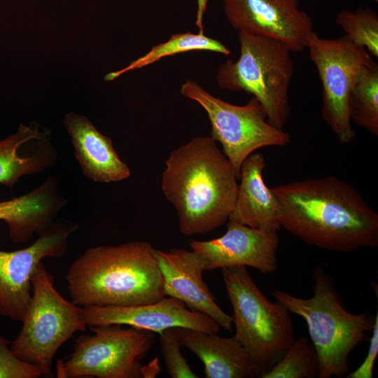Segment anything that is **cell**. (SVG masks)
Wrapping results in <instances>:
<instances>
[{"instance_id":"1","label":"cell","mask_w":378,"mask_h":378,"mask_svg":"<svg viewBox=\"0 0 378 378\" xmlns=\"http://www.w3.org/2000/svg\"><path fill=\"white\" fill-rule=\"evenodd\" d=\"M271 188L281 227L304 243L339 253L378 246V214L349 183L328 176Z\"/></svg>"},{"instance_id":"2","label":"cell","mask_w":378,"mask_h":378,"mask_svg":"<svg viewBox=\"0 0 378 378\" xmlns=\"http://www.w3.org/2000/svg\"><path fill=\"white\" fill-rule=\"evenodd\" d=\"M237 176L211 136H197L174 150L165 162L161 188L176 209L182 234L210 232L229 220Z\"/></svg>"},{"instance_id":"3","label":"cell","mask_w":378,"mask_h":378,"mask_svg":"<svg viewBox=\"0 0 378 378\" xmlns=\"http://www.w3.org/2000/svg\"><path fill=\"white\" fill-rule=\"evenodd\" d=\"M66 280L81 307L152 303L164 296L155 249L147 241L86 250L71 265Z\"/></svg>"},{"instance_id":"4","label":"cell","mask_w":378,"mask_h":378,"mask_svg":"<svg viewBox=\"0 0 378 378\" xmlns=\"http://www.w3.org/2000/svg\"><path fill=\"white\" fill-rule=\"evenodd\" d=\"M313 295L294 296L282 290L272 295L290 313L306 321L311 342L316 351L318 378L343 377L349 374V356L362 342L369 340L375 316L368 312L354 314L347 311L331 276L324 269L312 271Z\"/></svg>"},{"instance_id":"5","label":"cell","mask_w":378,"mask_h":378,"mask_svg":"<svg viewBox=\"0 0 378 378\" xmlns=\"http://www.w3.org/2000/svg\"><path fill=\"white\" fill-rule=\"evenodd\" d=\"M221 270L232 307L233 337L246 349L261 377L282 358L295 340L290 312L281 302H272L265 296L246 267Z\"/></svg>"},{"instance_id":"6","label":"cell","mask_w":378,"mask_h":378,"mask_svg":"<svg viewBox=\"0 0 378 378\" xmlns=\"http://www.w3.org/2000/svg\"><path fill=\"white\" fill-rule=\"evenodd\" d=\"M240 55L217 71L219 88L253 94L268 122L283 130L290 113L288 91L294 72L292 51L281 41L239 31Z\"/></svg>"},{"instance_id":"7","label":"cell","mask_w":378,"mask_h":378,"mask_svg":"<svg viewBox=\"0 0 378 378\" xmlns=\"http://www.w3.org/2000/svg\"><path fill=\"white\" fill-rule=\"evenodd\" d=\"M31 298L18 336L10 342L20 359L37 365L45 377H52L53 358L76 332L88 326L83 307L64 299L41 262L31 278Z\"/></svg>"},{"instance_id":"8","label":"cell","mask_w":378,"mask_h":378,"mask_svg":"<svg viewBox=\"0 0 378 378\" xmlns=\"http://www.w3.org/2000/svg\"><path fill=\"white\" fill-rule=\"evenodd\" d=\"M90 329L93 335H80L69 357L57 361V377H144L140 360L154 343L153 332L120 325Z\"/></svg>"},{"instance_id":"9","label":"cell","mask_w":378,"mask_h":378,"mask_svg":"<svg viewBox=\"0 0 378 378\" xmlns=\"http://www.w3.org/2000/svg\"><path fill=\"white\" fill-rule=\"evenodd\" d=\"M181 93L205 110L211 136L221 144L238 179L241 164L255 150L285 146L291 140L290 134L268 122L263 106L254 97L244 106L234 105L213 96L191 80L183 84Z\"/></svg>"},{"instance_id":"10","label":"cell","mask_w":378,"mask_h":378,"mask_svg":"<svg viewBox=\"0 0 378 378\" xmlns=\"http://www.w3.org/2000/svg\"><path fill=\"white\" fill-rule=\"evenodd\" d=\"M306 48L322 84V117L339 141L348 144L356 136L349 116L350 92L360 75L374 61L365 48L345 35L328 39L313 31Z\"/></svg>"},{"instance_id":"11","label":"cell","mask_w":378,"mask_h":378,"mask_svg":"<svg viewBox=\"0 0 378 378\" xmlns=\"http://www.w3.org/2000/svg\"><path fill=\"white\" fill-rule=\"evenodd\" d=\"M78 225L59 218L38 233L27 248L0 251V314L11 321H22L31 298V278L48 257L59 258L66 251L68 239Z\"/></svg>"},{"instance_id":"12","label":"cell","mask_w":378,"mask_h":378,"mask_svg":"<svg viewBox=\"0 0 378 378\" xmlns=\"http://www.w3.org/2000/svg\"><path fill=\"white\" fill-rule=\"evenodd\" d=\"M230 26L239 31L274 39L292 52H302L313 22L298 0H222Z\"/></svg>"},{"instance_id":"13","label":"cell","mask_w":378,"mask_h":378,"mask_svg":"<svg viewBox=\"0 0 378 378\" xmlns=\"http://www.w3.org/2000/svg\"><path fill=\"white\" fill-rule=\"evenodd\" d=\"M278 232H267L244 224L227 221L221 237L209 241L191 240V249L201 255L206 270L234 266H248L264 274L278 267Z\"/></svg>"},{"instance_id":"14","label":"cell","mask_w":378,"mask_h":378,"mask_svg":"<svg viewBox=\"0 0 378 378\" xmlns=\"http://www.w3.org/2000/svg\"><path fill=\"white\" fill-rule=\"evenodd\" d=\"M82 316L88 326L127 325L158 334L176 327L213 333L220 330L209 316L188 309L183 302L169 296L136 305L83 307Z\"/></svg>"},{"instance_id":"15","label":"cell","mask_w":378,"mask_h":378,"mask_svg":"<svg viewBox=\"0 0 378 378\" xmlns=\"http://www.w3.org/2000/svg\"><path fill=\"white\" fill-rule=\"evenodd\" d=\"M163 280L164 296L183 302L189 309L202 313L220 328L232 332L231 316L224 312L203 279L204 261L194 251L172 248L164 251L155 249Z\"/></svg>"},{"instance_id":"16","label":"cell","mask_w":378,"mask_h":378,"mask_svg":"<svg viewBox=\"0 0 378 378\" xmlns=\"http://www.w3.org/2000/svg\"><path fill=\"white\" fill-rule=\"evenodd\" d=\"M64 123L85 177L99 183L118 182L130 177V170L120 159L111 138L99 132L87 118L69 113Z\"/></svg>"},{"instance_id":"17","label":"cell","mask_w":378,"mask_h":378,"mask_svg":"<svg viewBox=\"0 0 378 378\" xmlns=\"http://www.w3.org/2000/svg\"><path fill=\"white\" fill-rule=\"evenodd\" d=\"M66 202L58 178L50 176L28 193L0 202V220L7 225L13 241L26 243L35 232L50 226Z\"/></svg>"},{"instance_id":"18","label":"cell","mask_w":378,"mask_h":378,"mask_svg":"<svg viewBox=\"0 0 378 378\" xmlns=\"http://www.w3.org/2000/svg\"><path fill=\"white\" fill-rule=\"evenodd\" d=\"M266 166L263 155L252 153L240 169L237 196L230 220L267 232H278L279 204L278 200L264 181Z\"/></svg>"},{"instance_id":"19","label":"cell","mask_w":378,"mask_h":378,"mask_svg":"<svg viewBox=\"0 0 378 378\" xmlns=\"http://www.w3.org/2000/svg\"><path fill=\"white\" fill-rule=\"evenodd\" d=\"M182 346L195 354L204 365L206 378H253L260 374L251 358L234 337L176 327Z\"/></svg>"},{"instance_id":"20","label":"cell","mask_w":378,"mask_h":378,"mask_svg":"<svg viewBox=\"0 0 378 378\" xmlns=\"http://www.w3.org/2000/svg\"><path fill=\"white\" fill-rule=\"evenodd\" d=\"M46 136L38 127L20 124L15 134L0 141V184L13 188L22 176L41 172L55 164L57 153L47 137L23 148Z\"/></svg>"},{"instance_id":"21","label":"cell","mask_w":378,"mask_h":378,"mask_svg":"<svg viewBox=\"0 0 378 378\" xmlns=\"http://www.w3.org/2000/svg\"><path fill=\"white\" fill-rule=\"evenodd\" d=\"M192 50L212 51L225 55L230 54V50L221 42L204 34L189 31L176 34L167 41L153 46L146 55L132 62L125 68L106 74L104 79L106 81L112 80L125 72L144 67L163 57Z\"/></svg>"},{"instance_id":"22","label":"cell","mask_w":378,"mask_h":378,"mask_svg":"<svg viewBox=\"0 0 378 378\" xmlns=\"http://www.w3.org/2000/svg\"><path fill=\"white\" fill-rule=\"evenodd\" d=\"M351 121L378 136V65L373 62L358 77L350 92Z\"/></svg>"},{"instance_id":"23","label":"cell","mask_w":378,"mask_h":378,"mask_svg":"<svg viewBox=\"0 0 378 378\" xmlns=\"http://www.w3.org/2000/svg\"><path fill=\"white\" fill-rule=\"evenodd\" d=\"M319 375L316 351L307 337L295 340L282 358L262 378H316Z\"/></svg>"},{"instance_id":"24","label":"cell","mask_w":378,"mask_h":378,"mask_svg":"<svg viewBox=\"0 0 378 378\" xmlns=\"http://www.w3.org/2000/svg\"><path fill=\"white\" fill-rule=\"evenodd\" d=\"M335 22L354 44L378 57V18L375 12L361 7L355 11L342 10L337 14Z\"/></svg>"},{"instance_id":"25","label":"cell","mask_w":378,"mask_h":378,"mask_svg":"<svg viewBox=\"0 0 378 378\" xmlns=\"http://www.w3.org/2000/svg\"><path fill=\"white\" fill-rule=\"evenodd\" d=\"M160 345L167 372L172 378H197L181 353L182 346L175 328H169L160 334Z\"/></svg>"},{"instance_id":"26","label":"cell","mask_w":378,"mask_h":378,"mask_svg":"<svg viewBox=\"0 0 378 378\" xmlns=\"http://www.w3.org/2000/svg\"><path fill=\"white\" fill-rule=\"evenodd\" d=\"M43 376L36 365L18 358L10 342L0 335V378H38Z\"/></svg>"},{"instance_id":"27","label":"cell","mask_w":378,"mask_h":378,"mask_svg":"<svg viewBox=\"0 0 378 378\" xmlns=\"http://www.w3.org/2000/svg\"><path fill=\"white\" fill-rule=\"evenodd\" d=\"M378 355V313L371 332L370 345L367 356L360 365L354 371L349 372L348 378H372L374 365Z\"/></svg>"},{"instance_id":"28","label":"cell","mask_w":378,"mask_h":378,"mask_svg":"<svg viewBox=\"0 0 378 378\" xmlns=\"http://www.w3.org/2000/svg\"><path fill=\"white\" fill-rule=\"evenodd\" d=\"M208 0H197V13H196V25L199 29V32L204 34L203 31V16L206 9Z\"/></svg>"},{"instance_id":"29","label":"cell","mask_w":378,"mask_h":378,"mask_svg":"<svg viewBox=\"0 0 378 378\" xmlns=\"http://www.w3.org/2000/svg\"><path fill=\"white\" fill-rule=\"evenodd\" d=\"M376 1H377L378 0H376Z\"/></svg>"}]
</instances>
